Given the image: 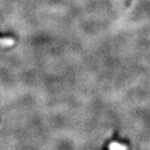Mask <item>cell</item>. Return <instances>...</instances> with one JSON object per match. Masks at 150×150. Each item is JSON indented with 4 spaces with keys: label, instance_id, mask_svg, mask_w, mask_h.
Instances as JSON below:
<instances>
[{
    "label": "cell",
    "instance_id": "cell-1",
    "mask_svg": "<svg viewBox=\"0 0 150 150\" xmlns=\"http://www.w3.org/2000/svg\"><path fill=\"white\" fill-rule=\"evenodd\" d=\"M15 43L14 39L11 38H0V46L2 47H11Z\"/></svg>",
    "mask_w": 150,
    "mask_h": 150
},
{
    "label": "cell",
    "instance_id": "cell-2",
    "mask_svg": "<svg viewBox=\"0 0 150 150\" xmlns=\"http://www.w3.org/2000/svg\"><path fill=\"white\" fill-rule=\"evenodd\" d=\"M127 148H128L127 146L120 144H118V143H117V142H112V143H111L110 145L108 146V149L112 150H117V149L123 150V149H126Z\"/></svg>",
    "mask_w": 150,
    "mask_h": 150
}]
</instances>
